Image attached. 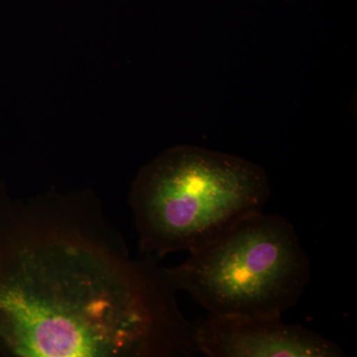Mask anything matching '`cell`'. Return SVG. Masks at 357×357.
Returning a JSON list of instances; mask_svg holds the SVG:
<instances>
[{
	"instance_id": "obj_1",
	"label": "cell",
	"mask_w": 357,
	"mask_h": 357,
	"mask_svg": "<svg viewBox=\"0 0 357 357\" xmlns=\"http://www.w3.org/2000/svg\"><path fill=\"white\" fill-rule=\"evenodd\" d=\"M157 260L131 257L89 190L21 199L0 188V356H197Z\"/></svg>"
},
{
	"instance_id": "obj_2",
	"label": "cell",
	"mask_w": 357,
	"mask_h": 357,
	"mask_svg": "<svg viewBox=\"0 0 357 357\" xmlns=\"http://www.w3.org/2000/svg\"><path fill=\"white\" fill-rule=\"evenodd\" d=\"M270 197L264 169L234 155L181 145L143 167L129 192L141 255L192 252Z\"/></svg>"
},
{
	"instance_id": "obj_3",
	"label": "cell",
	"mask_w": 357,
	"mask_h": 357,
	"mask_svg": "<svg viewBox=\"0 0 357 357\" xmlns=\"http://www.w3.org/2000/svg\"><path fill=\"white\" fill-rule=\"evenodd\" d=\"M185 262L165 267L176 292H185L211 316H283L311 278V263L292 223L249 213Z\"/></svg>"
},
{
	"instance_id": "obj_4",
	"label": "cell",
	"mask_w": 357,
	"mask_h": 357,
	"mask_svg": "<svg viewBox=\"0 0 357 357\" xmlns=\"http://www.w3.org/2000/svg\"><path fill=\"white\" fill-rule=\"evenodd\" d=\"M195 344L208 357H340V345L282 316H211L194 323Z\"/></svg>"
}]
</instances>
